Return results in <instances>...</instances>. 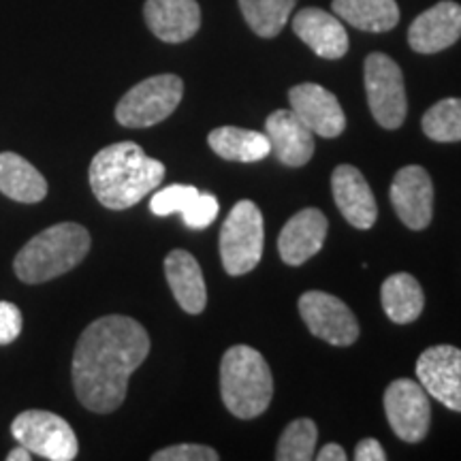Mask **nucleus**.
Masks as SVG:
<instances>
[{
	"instance_id": "obj_5",
	"label": "nucleus",
	"mask_w": 461,
	"mask_h": 461,
	"mask_svg": "<svg viewBox=\"0 0 461 461\" xmlns=\"http://www.w3.org/2000/svg\"><path fill=\"white\" fill-rule=\"evenodd\" d=\"M263 214L255 201H240L229 212L221 229V258L229 276H244L261 263Z\"/></svg>"
},
{
	"instance_id": "obj_3",
	"label": "nucleus",
	"mask_w": 461,
	"mask_h": 461,
	"mask_svg": "<svg viewBox=\"0 0 461 461\" xmlns=\"http://www.w3.org/2000/svg\"><path fill=\"white\" fill-rule=\"evenodd\" d=\"M90 252V233L77 222H60L41 230L17 252L14 269L26 285H41L71 272Z\"/></svg>"
},
{
	"instance_id": "obj_14",
	"label": "nucleus",
	"mask_w": 461,
	"mask_h": 461,
	"mask_svg": "<svg viewBox=\"0 0 461 461\" xmlns=\"http://www.w3.org/2000/svg\"><path fill=\"white\" fill-rule=\"evenodd\" d=\"M461 37V5L442 0L423 11L408 28V43L417 54H438Z\"/></svg>"
},
{
	"instance_id": "obj_33",
	"label": "nucleus",
	"mask_w": 461,
	"mask_h": 461,
	"mask_svg": "<svg viewBox=\"0 0 461 461\" xmlns=\"http://www.w3.org/2000/svg\"><path fill=\"white\" fill-rule=\"evenodd\" d=\"M314 459H319V461H346V451L339 445H336V442H330V445H325L319 453L314 455Z\"/></svg>"
},
{
	"instance_id": "obj_28",
	"label": "nucleus",
	"mask_w": 461,
	"mask_h": 461,
	"mask_svg": "<svg viewBox=\"0 0 461 461\" xmlns=\"http://www.w3.org/2000/svg\"><path fill=\"white\" fill-rule=\"evenodd\" d=\"M199 193L201 190L194 186L173 184V186L158 190V193L149 199V210H152L157 216H169V214H176V212L184 214V212L190 207V203L197 199Z\"/></svg>"
},
{
	"instance_id": "obj_4",
	"label": "nucleus",
	"mask_w": 461,
	"mask_h": 461,
	"mask_svg": "<svg viewBox=\"0 0 461 461\" xmlns=\"http://www.w3.org/2000/svg\"><path fill=\"white\" fill-rule=\"evenodd\" d=\"M221 395L238 419H257L274 397V376L265 357L250 346H230L221 363Z\"/></svg>"
},
{
	"instance_id": "obj_17",
	"label": "nucleus",
	"mask_w": 461,
	"mask_h": 461,
	"mask_svg": "<svg viewBox=\"0 0 461 461\" xmlns=\"http://www.w3.org/2000/svg\"><path fill=\"white\" fill-rule=\"evenodd\" d=\"M327 218L316 207H305L285 224L278 238L280 258L286 265H303L319 255L327 238Z\"/></svg>"
},
{
	"instance_id": "obj_2",
	"label": "nucleus",
	"mask_w": 461,
	"mask_h": 461,
	"mask_svg": "<svg viewBox=\"0 0 461 461\" xmlns=\"http://www.w3.org/2000/svg\"><path fill=\"white\" fill-rule=\"evenodd\" d=\"M90 188L107 210H129L148 197L165 177V165L149 158L135 141L103 148L90 163Z\"/></svg>"
},
{
	"instance_id": "obj_34",
	"label": "nucleus",
	"mask_w": 461,
	"mask_h": 461,
	"mask_svg": "<svg viewBox=\"0 0 461 461\" xmlns=\"http://www.w3.org/2000/svg\"><path fill=\"white\" fill-rule=\"evenodd\" d=\"M32 459V453L28 451L26 447H17V448H14V451H11L9 455H7V461H31Z\"/></svg>"
},
{
	"instance_id": "obj_24",
	"label": "nucleus",
	"mask_w": 461,
	"mask_h": 461,
	"mask_svg": "<svg viewBox=\"0 0 461 461\" xmlns=\"http://www.w3.org/2000/svg\"><path fill=\"white\" fill-rule=\"evenodd\" d=\"M333 14L357 31L387 32L400 22L395 0H333Z\"/></svg>"
},
{
	"instance_id": "obj_30",
	"label": "nucleus",
	"mask_w": 461,
	"mask_h": 461,
	"mask_svg": "<svg viewBox=\"0 0 461 461\" xmlns=\"http://www.w3.org/2000/svg\"><path fill=\"white\" fill-rule=\"evenodd\" d=\"M152 461H218V453L203 445H176L160 448L152 455Z\"/></svg>"
},
{
	"instance_id": "obj_31",
	"label": "nucleus",
	"mask_w": 461,
	"mask_h": 461,
	"mask_svg": "<svg viewBox=\"0 0 461 461\" xmlns=\"http://www.w3.org/2000/svg\"><path fill=\"white\" fill-rule=\"evenodd\" d=\"M22 333V312L15 303L0 302V346L15 342Z\"/></svg>"
},
{
	"instance_id": "obj_29",
	"label": "nucleus",
	"mask_w": 461,
	"mask_h": 461,
	"mask_svg": "<svg viewBox=\"0 0 461 461\" xmlns=\"http://www.w3.org/2000/svg\"><path fill=\"white\" fill-rule=\"evenodd\" d=\"M218 212H221V205H218V199L210 193H199L197 199L190 203V207L184 212V224L190 229H205L210 227L212 222L216 221Z\"/></svg>"
},
{
	"instance_id": "obj_7",
	"label": "nucleus",
	"mask_w": 461,
	"mask_h": 461,
	"mask_svg": "<svg viewBox=\"0 0 461 461\" xmlns=\"http://www.w3.org/2000/svg\"><path fill=\"white\" fill-rule=\"evenodd\" d=\"M366 77L367 105L374 120L383 129H400L408 113L406 86H403L402 68L387 54H370L363 68Z\"/></svg>"
},
{
	"instance_id": "obj_11",
	"label": "nucleus",
	"mask_w": 461,
	"mask_h": 461,
	"mask_svg": "<svg viewBox=\"0 0 461 461\" xmlns=\"http://www.w3.org/2000/svg\"><path fill=\"white\" fill-rule=\"evenodd\" d=\"M417 378L428 395L461 412V350L457 346H431L417 361Z\"/></svg>"
},
{
	"instance_id": "obj_19",
	"label": "nucleus",
	"mask_w": 461,
	"mask_h": 461,
	"mask_svg": "<svg viewBox=\"0 0 461 461\" xmlns=\"http://www.w3.org/2000/svg\"><path fill=\"white\" fill-rule=\"evenodd\" d=\"M143 17L154 37L165 43L188 41L201 26L197 0H146Z\"/></svg>"
},
{
	"instance_id": "obj_23",
	"label": "nucleus",
	"mask_w": 461,
	"mask_h": 461,
	"mask_svg": "<svg viewBox=\"0 0 461 461\" xmlns=\"http://www.w3.org/2000/svg\"><path fill=\"white\" fill-rule=\"evenodd\" d=\"M380 302L384 314L397 325H408L417 321L425 308V295L419 280L411 274H393L383 282L380 288Z\"/></svg>"
},
{
	"instance_id": "obj_12",
	"label": "nucleus",
	"mask_w": 461,
	"mask_h": 461,
	"mask_svg": "<svg viewBox=\"0 0 461 461\" xmlns=\"http://www.w3.org/2000/svg\"><path fill=\"white\" fill-rule=\"evenodd\" d=\"M391 203L408 229H428L434 216V184L429 173L419 165L402 167L391 184Z\"/></svg>"
},
{
	"instance_id": "obj_6",
	"label": "nucleus",
	"mask_w": 461,
	"mask_h": 461,
	"mask_svg": "<svg viewBox=\"0 0 461 461\" xmlns=\"http://www.w3.org/2000/svg\"><path fill=\"white\" fill-rule=\"evenodd\" d=\"M184 96V82L177 75H154L126 92L115 105V120L126 129H148L176 112Z\"/></svg>"
},
{
	"instance_id": "obj_8",
	"label": "nucleus",
	"mask_w": 461,
	"mask_h": 461,
	"mask_svg": "<svg viewBox=\"0 0 461 461\" xmlns=\"http://www.w3.org/2000/svg\"><path fill=\"white\" fill-rule=\"evenodd\" d=\"M14 438L28 451L51 461L77 457V436L65 419L48 411H26L11 425Z\"/></svg>"
},
{
	"instance_id": "obj_10",
	"label": "nucleus",
	"mask_w": 461,
	"mask_h": 461,
	"mask_svg": "<svg viewBox=\"0 0 461 461\" xmlns=\"http://www.w3.org/2000/svg\"><path fill=\"white\" fill-rule=\"evenodd\" d=\"M384 412L395 436L403 442H420L431 425L428 391L411 378L393 380L384 391Z\"/></svg>"
},
{
	"instance_id": "obj_15",
	"label": "nucleus",
	"mask_w": 461,
	"mask_h": 461,
	"mask_svg": "<svg viewBox=\"0 0 461 461\" xmlns=\"http://www.w3.org/2000/svg\"><path fill=\"white\" fill-rule=\"evenodd\" d=\"M331 190L333 201H336L339 214L346 218V222L361 230L374 227L378 216L376 199H374L370 184L357 167H336L331 176Z\"/></svg>"
},
{
	"instance_id": "obj_32",
	"label": "nucleus",
	"mask_w": 461,
	"mask_h": 461,
	"mask_svg": "<svg viewBox=\"0 0 461 461\" xmlns=\"http://www.w3.org/2000/svg\"><path fill=\"white\" fill-rule=\"evenodd\" d=\"M355 459L357 461H384L387 459V453H384L383 445L374 438H366L361 440L355 448Z\"/></svg>"
},
{
	"instance_id": "obj_18",
	"label": "nucleus",
	"mask_w": 461,
	"mask_h": 461,
	"mask_svg": "<svg viewBox=\"0 0 461 461\" xmlns=\"http://www.w3.org/2000/svg\"><path fill=\"white\" fill-rule=\"evenodd\" d=\"M293 31L316 56L325 60H338L348 51V32L342 20L325 9H302L293 20Z\"/></svg>"
},
{
	"instance_id": "obj_9",
	"label": "nucleus",
	"mask_w": 461,
	"mask_h": 461,
	"mask_svg": "<svg viewBox=\"0 0 461 461\" xmlns=\"http://www.w3.org/2000/svg\"><path fill=\"white\" fill-rule=\"evenodd\" d=\"M299 314L312 336L331 346H350L359 338V322L353 310L330 293H303L299 299Z\"/></svg>"
},
{
	"instance_id": "obj_1",
	"label": "nucleus",
	"mask_w": 461,
	"mask_h": 461,
	"mask_svg": "<svg viewBox=\"0 0 461 461\" xmlns=\"http://www.w3.org/2000/svg\"><path fill=\"white\" fill-rule=\"evenodd\" d=\"M149 336L131 316H101L86 327L73 355V387L92 412L118 411L126 400L131 374L146 361Z\"/></svg>"
},
{
	"instance_id": "obj_25",
	"label": "nucleus",
	"mask_w": 461,
	"mask_h": 461,
	"mask_svg": "<svg viewBox=\"0 0 461 461\" xmlns=\"http://www.w3.org/2000/svg\"><path fill=\"white\" fill-rule=\"evenodd\" d=\"M297 0H240V9L252 32L263 39L278 37L291 20Z\"/></svg>"
},
{
	"instance_id": "obj_20",
	"label": "nucleus",
	"mask_w": 461,
	"mask_h": 461,
	"mask_svg": "<svg viewBox=\"0 0 461 461\" xmlns=\"http://www.w3.org/2000/svg\"><path fill=\"white\" fill-rule=\"evenodd\" d=\"M165 276L173 297L188 314H201L207 303V288L203 272L190 252L171 250L165 258Z\"/></svg>"
},
{
	"instance_id": "obj_16",
	"label": "nucleus",
	"mask_w": 461,
	"mask_h": 461,
	"mask_svg": "<svg viewBox=\"0 0 461 461\" xmlns=\"http://www.w3.org/2000/svg\"><path fill=\"white\" fill-rule=\"evenodd\" d=\"M265 135L282 165L303 167L314 157V132L293 113V109H276L269 113L265 120Z\"/></svg>"
},
{
	"instance_id": "obj_13",
	"label": "nucleus",
	"mask_w": 461,
	"mask_h": 461,
	"mask_svg": "<svg viewBox=\"0 0 461 461\" xmlns=\"http://www.w3.org/2000/svg\"><path fill=\"white\" fill-rule=\"evenodd\" d=\"M293 113L308 126L314 135L333 140L346 129L344 109L336 95L319 84H299L288 92Z\"/></svg>"
},
{
	"instance_id": "obj_27",
	"label": "nucleus",
	"mask_w": 461,
	"mask_h": 461,
	"mask_svg": "<svg viewBox=\"0 0 461 461\" xmlns=\"http://www.w3.org/2000/svg\"><path fill=\"white\" fill-rule=\"evenodd\" d=\"M319 429L312 419H297L282 431L276 459L280 461H310L316 455Z\"/></svg>"
},
{
	"instance_id": "obj_26",
	"label": "nucleus",
	"mask_w": 461,
	"mask_h": 461,
	"mask_svg": "<svg viewBox=\"0 0 461 461\" xmlns=\"http://www.w3.org/2000/svg\"><path fill=\"white\" fill-rule=\"evenodd\" d=\"M423 132L431 141H461V99H442L431 105L420 120Z\"/></svg>"
},
{
	"instance_id": "obj_21",
	"label": "nucleus",
	"mask_w": 461,
	"mask_h": 461,
	"mask_svg": "<svg viewBox=\"0 0 461 461\" xmlns=\"http://www.w3.org/2000/svg\"><path fill=\"white\" fill-rule=\"evenodd\" d=\"M0 193L20 203H39L48 194V182L37 167L15 152L0 154Z\"/></svg>"
},
{
	"instance_id": "obj_22",
	"label": "nucleus",
	"mask_w": 461,
	"mask_h": 461,
	"mask_svg": "<svg viewBox=\"0 0 461 461\" xmlns=\"http://www.w3.org/2000/svg\"><path fill=\"white\" fill-rule=\"evenodd\" d=\"M207 143L218 157L233 163H258L272 154V143L265 132L238 126H218L207 135Z\"/></svg>"
}]
</instances>
